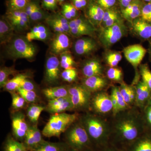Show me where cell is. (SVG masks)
I'll use <instances>...</instances> for the list:
<instances>
[{"instance_id":"obj_45","label":"cell","mask_w":151,"mask_h":151,"mask_svg":"<svg viewBox=\"0 0 151 151\" xmlns=\"http://www.w3.org/2000/svg\"><path fill=\"white\" fill-rule=\"evenodd\" d=\"M107 75L109 79L113 81L120 82L123 78L122 70L117 68H110L107 71Z\"/></svg>"},{"instance_id":"obj_6","label":"cell","mask_w":151,"mask_h":151,"mask_svg":"<svg viewBox=\"0 0 151 151\" xmlns=\"http://www.w3.org/2000/svg\"><path fill=\"white\" fill-rule=\"evenodd\" d=\"M73 109L82 110L87 108L91 101V92L83 85H71L68 87Z\"/></svg>"},{"instance_id":"obj_21","label":"cell","mask_w":151,"mask_h":151,"mask_svg":"<svg viewBox=\"0 0 151 151\" xmlns=\"http://www.w3.org/2000/svg\"><path fill=\"white\" fill-rule=\"evenodd\" d=\"M132 23L133 30L139 37L147 40L151 38L150 23L139 17L134 20Z\"/></svg>"},{"instance_id":"obj_25","label":"cell","mask_w":151,"mask_h":151,"mask_svg":"<svg viewBox=\"0 0 151 151\" xmlns=\"http://www.w3.org/2000/svg\"><path fill=\"white\" fill-rule=\"evenodd\" d=\"M14 30L5 16L0 19V43L6 45L14 36Z\"/></svg>"},{"instance_id":"obj_24","label":"cell","mask_w":151,"mask_h":151,"mask_svg":"<svg viewBox=\"0 0 151 151\" xmlns=\"http://www.w3.org/2000/svg\"><path fill=\"white\" fill-rule=\"evenodd\" d=\"M143 6L140 0H133L129 5L122 10V15L127 20L132 22L135 19L141 16Z\"/></svg>"},{"instance_id":"obj_47","label":"cell","mask_w":151,"mask_h":151,"mask_svg":"<svg viewBox=\"0 0 151 151\" xmlns=\"http://www.w3.org/2000/svg\"><path fill=\"white\" fill-rule=\"evenodd\" d=\"M57 0H42L41 6L43 9L55 12L58 8Z\"/></svg>"},{"instance_id":"obj_38","label":"cell","mask_w":151,"mask_h":151,"mask_svg":"<svg viewBox=\"0 0 151 151\" xmlns=\"http://www.w3.org/2000/svg\"><path fill=\"white\" fill-rule=\"evenodd\" d=\"M45 107L39 105H32L28 109L27 115L31 122L35 123L39 119L41 113L44 110Z\"/></svg>"},{"instance_id":"obj_46","label":"cell","mask_w":151,"mask_h":151,"mask_svg":"<svg viewBox=\"0 0 151 151\" xmlns=\"http://www.w3.org/2000/svg\"><path fill=\"white\" fill-rule=\"evenodd\" d=\"M12 105L14 109H21L24 107L26 101L22 96L19 94L15 93L12 94Z\"/></svg>"},{"instance_id":"obj_56","label":"cell","mask_w":151,"mask_h":151,"mask_svg":"<svg viewBox=\"0 0 151 151\" xmlns=\"http://www.w3.org/2000/svg\"><path fill=\"white\" fill-rule=\"evenodd\" d=\"M65 1H66V0H57L58 2V3H59L60 4H63Z\"/></svg>"},{"instance_id":"obj_1","label":"cell","mask_w":151,"mask_h":151,"mask_svg":"<svg viewBox=\"0 0 151 151\" xmlns=\"http://www.w3.org/2000/svg\"><path fill=\"white\" fill-rule=\"evenodd\" d=\"M37 51V46L26 37L15 35L6 45L5 49V54L10 59H25L29 61L35 59Z\"/></svg>"},{"instance_id":"obj_33","label":"cell","mask_w":151,"mask_h":151,"mask_svg":"<svg viewBox=\"0 0 151 151\" xmlns=\"http://www.w3.org/2000/svg\"><path fill=\"white\" fill-rule=\"evenodd\" d=\"M4 151H26V147L12 137H9L4 145Z\"/></svg>"},{"instance_id":"obj_53","label":"cell","mask_w":151,"mask_h":151,"mask_svg":"<svg viewBox=\"0 0 151 151\" xmlns=\"http://www.w3.org/2000/svg\"><path fill=\"white\" fill-rule=\"evenodd\" d=\"M145 115L147 123L151 128V100H150L146 106Z\"/></svg>"},{"instance_id":"obj_22","label":"cell","mask_w":151,"mask_h":151,"mask_svg":"<svg viewBox=\"0 0 151 151\" xmlns=\"http://www.w3.org/2000/svg\"><path fill=\"white\" fill-rule=\"evenodd\" d=\"M44 141L41 133L37 126L29 128L25 137L26 147L33 150Z\"/></svg>"},{"instance_id":"obj_49","label":"cell","mask_w":151,"mask_h":151,"mask_svg":"<svg viewBox=\"0 0 151 151\" xmlns=\"http://www.w3.org/2000/svg\"><path fill=\"white\" fill-rule=\"evenodd\" d=\"M140 17L144 20L151 23V2L143 6Z\"/></svg>"},{"instance_id":"obj_32","label":"cell","mask_w":151,"mask_h":151,"mask_svg":"<svg viewBox=\"0 0 151 151\" xmlns=\"http://www.w3.org/2000/svg\"><path fill=\"white\" fill-rule=\"evenodd\" d=\"M111 94H113L116 97L118 104V112L119 113L126 111L129 109L130 106L125 102L119 87L114 86L112 87Z\"/></svg>"},{"instance_id":"obj_34","label":"cell","mask_w":151,"mask_h":151,"mask_svg":"<svg viewBox=\"0 0 151 151\" xmlns=\"http://www.w3.org/2000/svg\"><path fill=\"white\" fill-rule=\"evenodd\" d=\"M59 56L60 57V67L64 69L73 68L76 64V62L70 51L65 52Z\"/></svg>"},{"instance_id":"obj_26","label":"cell","mask_w":151,"mask_h":151,"mask_svg":"<svg viewBox=\"0 0 151 151\" xmlns=\"http://www.w3.org/2000/svg\"><path fill=\"white\" fill-rule=\"evenodd\" d=\"M103 71V68L101 63L98 60L91 59L84 63L82 68V73L85 78L101 76Z\"/></svg>"},{"instance_id":"obj_27","label":"cell","mask_w":151,"mask_h":151,"mask_svg":"<svg viewBox=\"0 0 151 151\" xmlns=\"http://www.w3.org/2000/svg\"><path fill=\"white\" fill-rule=\"evenodd\" d=\"M42 92L44 95L49 100H54L69 96L68 88L63 86L46 88L43 89Z\"/></svg>"},{"instance_id":"obj_13","label":"cell","mask_w":151,"mask_h":151,"mask_svg":"<svg viewBox=\"0 0 151 151\" xmlns=\"http://www.w3.org/2000/svg\"><path fill=\"white\" fill-rule=\"evenodd\" d=\"M98 45L92 37L79 38L76 41L73 45V51L79 56L89 55L97 50Z\"/></svg>"},{"instance_id":"obj_48","label":"cell","mask_w":151,"mask_h":151,"mask_svg":"<svg viewBox=\"0 0 151 151\" xmlns=\"http://www.w3.org/2000/svg\"><path fill=\"white\" fill-rule=\"evenodd\" d=\"M45 22L47 26L49 27L50 29L53 31L55 32L65 33L63 29L55 21L52 19L50 17V15H49L47 18L45 19Z\"/></svg>"},{"instance_id":"obj_35","label":"cell","mask_w":151,"mask_h":151,"mask_svg":"<svg viewBox=\"0 0 151 151\" xmlns=\"http://www.w3.org/2000/svg\"><path fill=\"white\" fill-rule=\"evenodd\" d=\"M17 71L13 67H1L0 69V86L1 88L4 87L6 84L9 79V77L10 75L16 73Z\"/></svg>"},{"instance_id":"obj_50","label":"cell","mask_w":151,"mask_h":151,"mask_svg":"<svg viewBox=\"0 0 151 151\" xmlns=\"http://www.w3.org/2000/svg\"><path fill=\"white\" fill-rule=\"evenodd\" d=\"M97 3L104 9L108 10L115 4L116 0H96Z\"/></svg>"},{"instance_id":"obj_5","label":"cell","mask_w":151,"mask_h":151,"mask_svg":"<svg viewBox=\"0 0 151 151\" xmlns=\"http://www.w3.org/2000/svg\"><path fill=\"white\" fill-rule=\"evenodd\" d=\"M127 33V29L122 20H120L111 26L102 28L99 40L106 48L119 41Z\"/></svg>"},{"instance_id":"obj_4","label":"cell","mask_w":151,"mask_h":151,"mask_svg":"<svg viewBox=\"0 0 151 151\" xmlns=\"http://www.w3.org/2000/svg\"><path fill=\"white\" fill-rule=\"evenodd\" d=\"M89 138L96 141L104 139L109 132L108 124L103 119L94 115L85 117L83 124Z\"/></svg>"},{"instance_id":"obj_2","label":"cell","mask_w":151,"mask_h":151,"mask_svg":"<svg viewBox=\"0 0 151 151\" xmlns=\"http://www.w3.org/2000/svg\"><path fill=\"white\" fill-rule=\"evenodd\" d=\"M114 125L117 134L122 139L131 142L136 140L142 131V125L137 114L132 112L123 113Z\"/></svg>"},{"instance_id":"obj_39","label":"cell","mask_w":151,"mask_h":151,"mask_svg":"<svg viewBox=\"0 0 151 151\" xmlns=\"http://www.w3.org/2000/svg\"><path fill=\"white\" fill-rule=\"evenodd\" d=\"M132 151H151V138H143L137 141Z\"/></svg>"},{"instance_id":"obj_10","label":"cell","mask_w":151,"mask_h":151,"mask_svg":"<svg viewBox=\"0 0 151 151\" xmlns=\"http://www.w3.org/2000/svg\"><path fill=\"white\" fill-rule=\"evenodd\" d=\"M92 108L95 112L105 115L113 111L111 95L105 92H97L91 100Z\"/></svg>"},{"instance_id":"obj_42","label":"cell","mask_w":151,"mask_h":151,"mask_svg":"<svg viewBox=\"0 0 151 151\" xmlns=\"http://www.w3.org/2000/svg\"><path fill=\"white\" fill-rule=\"evenodd\" d=\"M77 70L74 68L64 69L61 73V77L64 81L71 83L76 80L77 77Z\"/></svg>"},{"instance_id":"obj_11","label":"cell","mask_w":151,"mask_h":151,"mask_svg":"<svg viewBox=\"0 0 151 151\" xmlns=\"http://www.w3.org/2000/svg\"><path fill=\"white\" fill-rule=\"evenodd\" d=\"M60 62L57 56L50 54L46 60L45 65V81L49 84L56 83L61 76Z\"/></svg>"},{"instance_id":"obj_18","label":"cell","mask_w":151,"mask_h":151,"mask_svg":"<svg viewBox=\"0 0 151 151\" xmlns=\"http://www.w3.org/2000/svg\"><path fill=\"white\" fill-rule=\"evenodd\" d=\"M42 6L35 1L32 0L25 9L31 22H38L42 21L45 20L49 15L45 12Z\"/></svg>"},{"instance_id":"obj_8","label":"cell","mask_w":151,"mask_h":151,"mask_svg":"<svg viewBox=\"0 0 151 151\" xmlns=\"http://www.w3.org/2000/svg\"><path fill=\"white\" fill-rule=\"evenodd\" d=\"M70 35L75 37L84 36L93 37L95 35V27L86 17L78 16L69 21Z\"/></svg>"},{"instance_id":"obj_54","label":"cell","mask_w":151,"mask_h":151,"mask_svg":"<svg viewBox=\"0 0 151 151\" xmlns=\"http://www.w3.org/2000/svg\"><path fill=\"white\" fill-rule=\"evenodd\" d=\"M119 1L123 9H124L129 5L132 1V0H119Z\"/></svg>"},{"instance_id":"obj_29","label":"cell","mask_w":151,"mask_h":151,"mask_svg":"<svg viewBox=\"0 0 151 151\" xmlns=\"http://www.w3.org/2000/svg\"><path fill=\"white\" fill-rule=\"evenodd\" d=\"M60 13L69 21L78 17V10L71 3L62 4Z\"/></svg>"},{"instance_id":"obj_31","label":"cell","mask_w":151,"mask_h":151,"mask_svg":"<svg viewBox=\"0 0 151 151\" xmlns=\"http://www.w3.org/2000/svg\"><path fill=\"white\" fill-rule=\"evenodd\" d=\"M32 0H6L7 11L24 10Z\"/></svg>"},{"instance_id":"obj_15","label":"cell","mask_w":151,"mask_h":151,"mask_svg":"<svg viewBox=\"0 0 151 151\" xmlns=\"http://www.w3.org/2000/svg\"><path fill=\"white\" fill-rule=\"evenodd\" d=\"M105 12L96 0H88V4L85 9V17L94 27L97 25H100Z\"/></svg>"},{"instance_id":"obj_57","label":"cell","mask_w":151,"mask_h":151,"mask_svg":"<svg viewBox=\"0 0 151 151\" xmlns=\"http://www.w3.org/2000/svg\"><path fill=\"white\" fill-rule=\"evenodd\" d=\"M144 1L148 3L150 2H151V0H144Z\"/></svg>"},{"instance_id":"obj_52","label":"cell","mask_w":151,"mask_h":151,"mask_svg":"<svg viewBox=\"0 0 151 151\" xmlns=\"http://www.w3.org/2000/svg\"><path fill=\"white\" fill-rule=\"evenodd\" d=\"M19 87L25 90H31V91H34L35 88L33 83L29 80L28 78H25L22 81Z\"/></svg>"},{"instance_id":"obj_20","label":"cell","mask_w":151,"mask_h":151,"mask_svg":"<svg viewBox=\"0 0 151 151\" xmlns=\"http://www.w3.org/2000/svg\"><path fill=\"white\" fill-rule=\"evenodd\" d=\"M135 89L136 97L135 103L138 107L143 108L150 101L151 89L143 81L138 83Z\"/></svg>"},{"instance_id":"obj_41","label":"cell","mask_w":151,"mask_h":151,"mask_svg":"<svg viewBox=\"0 0 151 151\" xmlns=\"http://www.w3.org/2000/svg\"><path fill=\"white\" fill-rule=\"evenodd\" d=\"M140 73L143 81L151 89V70L147 64H142L140 66Z\"/></svg>"},{"instance_id":"obj_17","label":"cell","mask_w":151,"mask_h":151,"mask_svg":"<svg viewBox=\"0 0 151 151\" xmlns=\"http://www.w3.org/2000/svg\"><path fill=\"white\" fill-rule=\"evenodd\" d=\"M50 29L45 25L38 24L28 32L26 37L30 42L39 40L45 42L51 38Z\"/></svg>"},{"instance_id":"obj_12","label":"cell","mask_w":151,"mask_h":151,"mask_svg":"<svg viewBox=\"0 0 151 151\" xmlns=\"http://www.w3.org/2000/svg\"><path fill=\"white\" fill-rule=\"evenodd\" d=\"M69 35L65 33H55L50 45V54L58 56L65 52L69 51L70 46Z\"/></svg>"},{"instance_id":"obj_16","label":"cell","mask_w":151,"mask_h":151,"mask_svg":"<svg viewBox=\"0 0 151 151\" xmlns=\"http://www.w3.org/2000/svg\"><path fill=\"white\" fill-rule=\"evenodd\" d=\"M73 107L69 96L49 100L47 110L53 114L64 113L65 111L73 110Z\"/></svg>"},{"instance_id":"obj_44","label":"cell","mask_w":151,"mask_h":151,"mask_svg":"<svg viewBox=\"0 0 151 151\" xmlns=\"http://www.w3.org/2000/svg\"><path fill=\"white\" fill-rule=\"evenodd\" d=\"M133 88V87L127 85L124 83L121 84V86L119 87L120 92H121L124 100L129 106L132 105L133 103H132L131 97H130L131 92H132Z\"/></svg>"},{"instance_id":"obj_36","label":"cell","mask_w":151,"mask_h":151,"mask_svg":"<svg viewBox=\"0 0 151 151\" xmlns=\"http://www.w3.org/2000/svg\"><path fill=\"white\" fill-rule=\"evenodd\" d=\"M32 150L33 151H64V147L60 144L45 141Z\"/></svg>"},{"instance_id":"obj_7","label":"cell","mask_w":151,"mask_h":151,"mask_svg":"<svg viewBox=\"0 0 151 151\" xmlns=\"http://www.w3.org/2000/svg\"><path fill=\"white\" fill-rule=\"evenodd\" d=\"M68 143L75 150H81L89 142V137L82 124H76L71 127L66 134Z\"/></svg>"},{"instance_id":"obj_30","label":"cell","mask_w":151,"mask_h":151,"mask_svg":"<svg viewBox=\"0 0 151 151\" xmlns=\"http://www.w3.org/2000/svg\"><path fill=\"white\" fill-rule=\"evenodd\" d=\"M28 77H29V76L28 75L27 73L17 74L13 78L9 80L4 88L9 92H13L15 90H17L19 87L22 81Z\"/></svg>"},{"instance_id":"obj_28","label":"cell","mask_w":151,"mask_h":151,"mask_svg":"<svg viewBox=\"0 0 151 151\" xmlns=\"http://www.w3.org/2000/svg\"><path fill=\"white\" fill-rule=\"evenodd\" d=\"M121 20L119 14L117 12L111 9L105 12L103 20L100 25L102 28L109 27Z\"/></svg>"},{"instance_id":"obj_55","label":"cell","mask_w":151,"mask_h":151,"mask_svg":"<svg viewBox=\"0 0 151 151\" xmlns=\"http://www.w3.org/2000/svg\"><path fill=\"white\" fill-rule=\"evenodd\" d=\"M149 47L148 49L150 60L151 61V38L149 40Z\"/></svg>"},{"instance_id":"obj_19","label":"cell","mask_w":151,"mask_h":151,"mask_svg":"<svg viewBox=\"0 0 151 151\" xmlns=\"http://www.w3.org/2000/svg\"><path fill=\"white\" fill-rule=\"evenodd\" d=\"M82 85L91 93L97 92L107 86L108 81L101 76H95L84 78Z\"/></svg>"},{"instance_id":"obj_14","label":"cell","mask_w":151,"mask_h":151,"mask_svg":"<svg viewBox=\"0 0 151 151\" xmlns=\"http://www.w3.org/2000/svg\"><path fill=\"white\" fill-rule=\"evenodd\" d=\"M127 60L134 67L139 65L145 55L147 50L140 44L129 45L123 50Z\"/></svg>"},{"instance_id":"obj_23","label":"cell","mask_w":151,"mask_h":151,"mask_svg":"<svg viewBox=\"0 0 151 151\" xmlns=\"http://www.w3.org/2000/svg\"><path fill=\"white\" fill-rule=\"evenodd\" d=\"M14 134L18 139H23L25 137L28 130L27 124L24 116L22 114H18L13 117L12 122Z\"/></svg>"},{"instance_id":"obj_51","label":"cell","mask_w":151,"mask_h":151,"mask_svg":"<svg viewBox=\"0 0 151 151\" xmlns=\"http://www.w3.org/2000/svg\"><path fill=\"white\" fill-rule=\"evenodd\" d=\"M71 4L77 10L85 9L88 0H70Z\"/></svg>"},{"instance_id":"obj_9","label":"cell","mask_w":151,"mask_h":151,"mask_svg":"<svg viewBox=\"0 0 151 151\" xmlns=\"http://www.w3.org/2000/svg\"><path fill=\"white\" fill-rule=\"evenodd\" d=\"M5 17L15 32L23 33L29 29L31 21L25 10L7 11Z\"/></svg>"},{"instance_id":"obj_3","label":"cell","mask_w":151,"mask_h":151,"mask_svg":"<svg viewBox=\"0 0 151 151\" xmlns=\"http://www.w3.org/2000/svg\"><path fill=\"white\" fill-rule=\"evenodd\" d=\"M76 114L56 113L51 116L44 128L42 134L46 137H59L76 121Z\"/></svg>"},{"instance_id":"obj_37","label":"cell","mask_w":151,"mask_h":151,"mask_svg":"<svg viewBox=\"0 0 151 151\" xmlns=\"http://www.w3.org/2000/svg\"><path fill=\"white\" fill-rule=\"evenodd\" d=\"M50 17L59 24L64 30L65 33L70 35L69 21L63 16L60 12L55 13L53 14L50 15Z\"/></svg>"},{"instance_id":"obj_43","label":"cell","mask_w":151,"mask_h":151,"mask_svg":"<svg viewBox=\"0 0 151 151\" xmlns=\"http://www.w3.org/2000/svg\"><path fill=\"white\" fill-rule=\"evenodd\" d=\"M17 91L28 103H33L37 99L36 93L34 91L25 90L20 87L17 89Z\"/></svg>"},{"instance_id":"obj_40","label":"cell","mask_w":151,"mask_h":151,"mask_svg":"<svg viewBox=\"0 0 151 151\" xmlns=\"http://www.w3.org/2000/svg\"><path fill=\"white\" fill-rule=\"evenodd\" d=\"M122 55L118 52H111L105 57L107 63L111 67H115L118 65L119 62L122 60Z\"/></svg>"},{"instance_id":"obj_58","label":"cell","mask_w":151,"mask_h":151,"mask_svg":"<svg viewBox=\"0 0 151 151\" xmlns=\"http://www.w3.org/2000/svg\"></svg>"}]
</instances>
